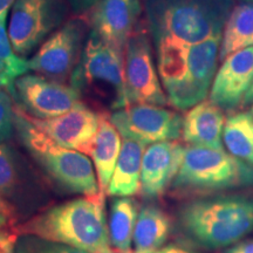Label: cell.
<instances>
[{"label": "cell", "mask_w": 253, "mask_h": 253, "mask_svg": "<svg viewBox=\"0 0 253 253\" xmlns=\"http://www.w3.org/2000/svg\"><path fill=\"white\" fill-rule=\"evenodd\" d=\"M221 36L189 45L175 39L155 41L157 71L169 102L189 110L203 102L217 73Z\"/></svg>", "instance_id": "1"}, {"label": "cell", "mask_w": 253, "mask_h": 253, "mask_svg": "<svg viewBox=\"0 0 253 253\" xmlns=\"http://www.w3.org/2000/svg\"><path fill=\"white\" fill-rule=\"evenodd\" d=\"M106 196H84L41 211L15 225L19 236H36L88 253H114L106 218Z\"/></svg>", "instance_id": "2"}, {"label": "cell", "mask_w": 253, "mask_h": 253, "mask_svg": "<svg viewBox=\"0 0 253 253\" xmlns=\"http://www.w3.org/2000/svg\"><path fill=\"white\" fill-rule=\"evenodd\" d=\"M179 230L190 243L203 250L226 249L253 231V195L217 194L182 205Z\"/></svg>", "instance_id": "3"}, {"label": "cell", "mask_w": 253, "mask_h": 253, "mask_svg": "<svg viewBox=\"0 0 253 253\" xmlns=\"http://www.w3.org/2000/svg\"><path fill=\"white\" fill-rule=\"evenodd\" d=\"M233 0H145L154 42L175 39L195 45L221 36Z\"/></svg>", "instance_id": "4"}, {"label": "cell", "mask_w": 253, "mask_h": 253, "mask_svg": "<svg viewBox=\"0 0 253 253\" xmlns=\"http://www.w3.org/2000/svg\"><path fill=\"white\" fill-rule=\"evenodd\" d=\"M14 126L27 153L59 188L84 196L99 194L94 164L87 155L55 143L18 106H14Z\"/></svg>", "instance_id": "5"}, {"label": "cell", "mask_w": 253, "mask_h": 253, "mask_svg": "<svg viewBox=\"0 0 253 253\" xmlns=\"http://www.w3.org/2000/svg\"><path fill=\"white\" fill-rule=\"evenodd\" d=\"M71 86L101 108L114 112L128 106L125 84V52L89 32L84 50L72 73Z\"/></svg>", "instance_id": "6"}, {"label": "cell", "mask_w": 253, "mask_h": 253, "mask_svg": "<svg viewBox=\"0 0 253 253\" xmlns=\"http://www.w3.org/2000/svg\"><path fill=\"white\" fill-rule=\"evenodd\" d=\"M239 188H253V169L225 150L186 145L171 184L176 194L203 197Z\"/></svg>", "instance_id": "7"}, {"label": "cell", "mask_w": 253, "mask_h": 253, "mask_svg": "<svg viewBox=\"0 0 253 253\" xmlns=\"http://www.w3.org/2000/svg\"><path fill=\"white\" fill-rule=\"evenodd\" d=\"M67 0H15L12 5L8 37L15 53L27 59L65 24Z\"/></svg>", "instance_id": "8"}, {"label": "cell", "mask_w": 253, "mask_h": 253, "mask_svg": "<svg viewBox=\"0 0 253 253\" xmlns=\"http://www.w3.org/2000/svg\"><path fill=\"white\" fill-rule=\"evenodd\" d=\"M89 32L88 20L82 18L68 20L28 59V69L62 84L80 61Z\"/></svg>", "instance_id": "9"}, {"label": "cell", "mask_w": 253, "mask_h": 253, "mask_svg": "<svg viewBox=\"0 0 253 253\" xmlns=\"http://www.w3.org/2000/svg\"><path fill=\"white\" fill-rule=\"evenodd\" d=\"M109 119L122 137L140 141L147 145L177 141L182 137L183 116L161 106L128 104L125 108L112 112Z\"/></svg>", "instance_id": "10"}, {"label": "cell", "mask_w": 253, "mask_h": 253, "mask_svg": "<svg viewBox=\"0 0 253 253\" xmlns=\"http://www.w3.org/2000/svg\"><path fill=\"white\" fill-rule=\"evenodd\" d=\"M17 106L34 119L56 118L78 106L80 94L72 86L39 74H25L7 89Z\"/></svg>", "instance_id": "11"}, {"label": "cell", "mask_w": 253, "mask_h": 253, "mask_svg": "<svg viewBox=\"0 0 253 253\" xmlns=\"http://www.w3.org/2000/svg\"><path fill=\"white\" fill-rule=\"evenodd\" d=\"M125 84L128 104L164 107L168 97L154 62L148 34L136 30L125 49Z\"/></svg>", "instance_id": "12"}, {"label": "cell", "mask_w": 253, "mask_h": 253, "mask_svg": "<svg viewBox=\"0 0 253 253\" xmlns=\"http://www.w3.org/2000/svg\"><path fill=\"white\" fill-rule=\"evenodd\" d=\"M28 118L55 143L86 155L99 128L101 113H96L84 102H80L72 110L56 118L39 120L30 115Z\"/></svg>", "instance_id": "13"}, {"label": "cell", "mask_w": 253, "mask_h": 253, "mask_svg": "<svg viewBox=\"0 0 253 253\" xmlns=\"http://www.w3.org/2000/svg\"><path fill=\"white\" fill-rule=\"evenodd\" d=\"M253 82V46L231 54L221 61L210 89L211 102L226 112L244 103Z\"/></svg>", "instance_id": "14"}, {"label": "cell", "mask_w": 253, "mask_h": 253, "mask_svg": "<svg viewBox=\"0 0 253 253\" xmlns=\"http://www.w3.org/2000/svg\"><path fill=\"white\" fill-rule=\"evenodd\" d=\"M141 0H100L90 9V31L125 52L141 15Z\"/></svg>", "instance_id": "15"}, {"label": "cell", "mask_w": 253, "mask_h": 253, "mask_svg": "<svg viewBox=\"0 0 253 253\" xmlns=\"http://www.w3.org/2000/svg\"><path fill=\"white\" fill-rule=\"evenodd\" d=\"M185 147L177 141L157 142L148 145L142 160L141 194L156 199L171 188L184 157Z\"/></svg>", "instance_id": "16"}, {"label": "cell", "mask_w": 253, "mask_h": 253, "mask_svg": "<svg viewBox=\"0 0 253 253\" xmlns=\"http://www.w3.org/2000/svg\"><path fill=\"white\" fill-rule=\"evenodd\" d=\"M25 158L9 145L0 144V195L17 209L19 214L30 209L39 189ZM38 199V198H37Z\"/></svg>", "instance_id": "17"}, {"label": "cell", "mask_w": 253, "mask_h": 253, "mask_svg": "<svg viewBox=\"0 0 253 253\" xmlns=\"http://www.w3.org/2000/svg\"><path fill=\"white\" fill-rule=\"evenodd\" d=\"M226 119L223 109L204 100L190 108L183 118L182 137L185 143L224 150L223 131Z\"/></svg>", "instance_id": "18"}, {"label": "cell", "mask_w": 253, "mask_h": 253, "mask_svg": "<svg viewBox=\"0 0 253 253\" xmlns=\"http://www.w3.org/2000/svg\"><path fill=\"white\" fill-rule=\"evenodd\" d=\"M122 138L107 113H101L99 128L88 147L87 156L91 157L100 194L107 196L116 162L121 151Z\"/></svg>", "instance_id": "19"}, {"label": "cell", "mask_w": 253, "mask_h": 253, "mask_svg": "<svg viewBox=\"0 0 253 253\" xmlns=\"http://www.w3.org/2000/svg\"><path fill=\"white\" fill-rule=\"evenodd\" d=\"M145 149L147 144L123 137L107 195L112 197H132L141 192L142 160Z\"/></svg>", "instance_id": "20"}, {"label": "cell", "mask_w": 253, "mask_h": 253, "mask_svg": "<svg viewBox=\"0 0 253 253\" xmlns=\"http://www.w3.org/2000/svg\"><path fill=\"white\" fill-rule=\"evenodd\" d=\"M171 227V219L163 209L154 204L143 205L136 220L132 251L134 253L158 251L169 238Z\"/></svg>", "instance_id": "21"}, {"label": "cell", "mask_w": 253, "mask_h": 253, "mask_svg": "<svg viewBox=\"0 0 253 253\" xmlns=\"http://www.w3.org/2000/svg\"><path fill=\"white\" fill-rule=\"evenodd\" d=\"M138 204L132 197H115L110 203L108 230L114 253H134L132 238Z\"/></svg>", "instance_id": "22"}, {"label": "cell", "mask_w": 253, "mask_h": 253, "mask_svg": "<svg viewBox=\"0 0 253 253\" xmlns=\"http://www.w3.org/2000/svg\"><path fill=\"white\" fill-rule=\"evenodd\" d=\"M253 46V2H243L232 8L227 18L219 49V60Z\"/></svg>", "instance_id": "23"}, {"label": "cell", "mask_w": 253, "mask_h": 253, "mask_svg": "<svg viewBox=\"0 0 253 253\" xmlns=\"http://www.w3.org/2000/svg\"><path fill=\"white\" fill-rule=\"evenodd\" d=\"M224 147L239 162L253 169V113L240 112L226 119Z\"/></svg>", "instance_id": "24"}, {"label": "cell", "mask_w": 253, "mask_h": 253, "mask_svg": "<svg viewBox=\"0 0 253 253\" xmlns=\"http://www.w3.org/2000/svg\"><path fill=\"white\" fill-rule=\"evenodd\" d=\"M7 14L8 13H4L0 15V62L4 66L2 73L8 80L9 87H11L18 78L27 74L30 69H28V59L19 56L9 40L8 32L6 31Z\"/></svg>", "instance_id": "25"}, {"label": "cell", "mask_w": 253, "mask_h": 253, "mask_svg": "<svg viewBox=\"0 0 253 253\" xmlns=\"http://www.w3.org/2000/svg\"><path fill=\"white\" fill-rule=\"evenodd\" d=\"M17 253H88L73 246L50 242L36 236H19Z\"/></svg>", "instance_id": "26"}, {"label": "cell", "mask_w": 253, "mask_h": 253, "mask_svg": "<svg viewBox=\"0 0 253 253\" xmlns=\"http://www.w3.org/2000/svg\"><path fill=\"white\" fill-rule=\"evenodd\" d=\"M13 101L6 88L0 89V144L8 141L15 131Z\"/></svg>", "instance_id": "27"}, {"label": "cell", "mask_w": 253, "mask_h": 253, "mask_svg": "<svg viewBox=\"0 0 253 253\" xmlns=\"http://www.w3.org/2000/svg\"><path fill=\"white\" fill-rule=\"evenodd\" d=\"M19 218H20V214L17 209L0 195V230L14 227Z\"/></svg>", "instance_id": "28"}, {"label": "cell", "mask_w": 253, "mask_h": 253, "mask_svg": "<svg viewBox=\"0 0 253 253\" xmlns=\"http://www.w3.org/2000/svg\"><path fill=\"white\" fill-rule=\"evenodd\" d=\"M19 235L12 227L11 230H0V253H17Z\"/></svg>", "instance_id": "29"}, {"label": "cell", "mask_w": 253, "mask_h": 253, "mask_svg": "<svg viewBox=\"0 0 253 253\" xmlns=\"http://www.w3.org/2000/svg\"><path fill=\"white\" fill-rule=\"evenodd\" d=\"M100 0H67L69 8L75 14H84L89 12Z\"/></svg>", "instance_id": "30"}, {"label": "cell", "mask_w": 253, "mask_h": 253, "mask_svg": "<svg viewBox=\"0 0 253 253\" xmlns=\"http://www.w3.org/2000/svg\"><path fill=\"white\" fill-rule=\"evenodd\" d=\"M223 253H253V238L242 239L236 244L226 248Z\"/></svg>", "instance_id": "31"}, {"label": "cell", "mask_w": 253, "mask_h": 253, "mask_svg": "<svg viewBox=\"0 0 253 253\" xmlns=\"http://www.w3.org/2000/svg\"><path fill=\"white\" fill-rule=\"evenodd\" d=\"M155 253H197L191 251V250H188L185 248H183L181 245H177V244H169L163 246L158 251H156Z\"/></svg>", "instance_id": "32"}, {"label": "cell", "mask_w": 253, "mask_h": 253, "mask_svg": "<svg viewBox=\"0 0 253 253\" xmlns=\"http://www.w3.org/2000/svg\"><path fill=\"white\" fill-rule=\"evenodd\" d=\"M15 0H0V15L8 13V9L14 4Z\"/></svg>", "instance_id": "33"}, {"label": "cell", "mask_w": 253, "mask_h": 253, "mask_svg": "<svg viewBox=\"0 0 253 253\" xmlns=\"http://www.w3.org/2000/svg\"><path fill=\"white\" fill-rule=\"evenodd\" d=\"M252 103H253V82L251 87H250L248 94L245 95V99H244V104H252Z\"/></svg>", "instance_id": "34"}, {"label": "cell", "mask_w": 253, "mask_h": 253, "mask_svg": "<svg viewBox=\"0 0 253 253\" xmlns=\"http://www.w3.org/2000/svg\"><path fill=\"white\" fill-rule=\"evenodd\" d=\"M9 87V82L6 77L4 75V73H0V89L1 88H8Z\"/></svg>", "instance_id": "35"}, {"label": "cell", "mask_w": 253, "mask_h": 253, "mask_svg": "<svg viewBox=\"0 0 253 253\" xmlns=\"http://www.w3.org/2000/svg\"><path fill=\"white\" fill-rule=\"evenodd\" d=\"M4 72V66L1 65V62H0V73H2Z\"/></svg>", "instance_id": "36"}, {"label": "cell", "mask_w": 253, "mask_h": 253, "mask_svg": "<svg viewBox=\"0 0 253 253\" xmlns=\"http://www.w3.org/2000/svg\"><path fill=\"white\" fill-rule=\"evenodd\" d=\"M245 1H248V2H253V0H245Z\"/></svg>", "instance_id": "37"}, {"label": "cell", "mask_w": 253, "mask_h": 253, "mask_svg": "<svg viewBox=\"0 0 253 253\" xmlns=\"http://www.w3.org/2000/svg\"><path fill=\"white\" fill-rule=\"evenodd\" d=\"M252 113H253V108H252Z\"/></svg>", "instance_id": "38"}]
</instances>
